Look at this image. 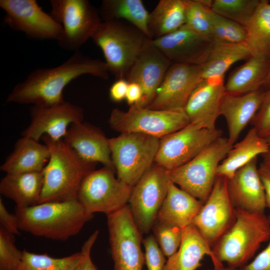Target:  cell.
<instances>
[{
	"label": "cell",
	"instance_id": "1",
	"mask_svg": "<svg viewBox=\"0 0 270 270\" xmlns=\"http://www.w3.org/2000/svg\"><path fill=\"white\" fill-rule=\"evenodd\" d=\"M108 74L105 62L76 51L58 66L32 71L25 80L15 86L6 102L51 106L65 101L63 90L72 80L84 74L106 80Z\"/></svg>",
	"mask_w": 270,
	"mask_h": 270
},
{
	"label": "cell",
	"instance_id": "2",
	"mask_svg": "<svg viewBox=\"0 0 270 270\" xmlns=\"http://www.w3.org/2000/svg\"><path fill=\"white\" fill-rule=\"evenodd\" d=\"M50 150V156L42 172L43 186L39 203L77 200L80 185L94 170L96 163L86 162L64 140L41 138Z\"/></svg>",
	"mask_w": 270,
	"mask_h": 270
},
{
	"label": "cell",
	"instance_id": "3",
	"mask_svg": "<svg viewBox=\"0 0 270 270\" xmlns=\"http://www.w3.org/2000/svg\"><path fill=\"white\" fill-rule=\"evenodd\" d=\"M15 214L20 230L62 241L78 234L94 217L78 200L45 202L23 208L16 207Z\"/></svg>",
	"mask_w": 270,
	"mask_h": 270
},
{
	"label": "cell",
	"instance_id": "4",
	"mask_svg": "<svg viewBox=\"0 0 270 270\" xmlns=\"http://www.w3.org/2000/svg\"><path fill=\"white\" fill-rule=\"evenodd\" d=\"M236 220L231 228L212 248L221 266L240 269L248 263L261 244L270 239V223L264 212L236 209Z\"/></svg>",
	"mask_w": 270,
	"mask_h": 270
},
{
	"label": "cell",
	"instance_id": "5",
	"mask_svg": "<svg viewBox=\"0 0 270 270\" xmlns=\"http://www.w3.org/2000/svg\"><path fill=\"white\" fill-rule=\"evenodd\" d=\"M148 38L124 20L103 21L91 38L104 56L109 72L116 79L126 78Z\"/></svg>",
	"mask_w": 270,
	"mask_h": 270
},
{
	"label": "cell",
	"instance_id": "6",
	"mask_svg": "<svg viewBox=\"0 0 270 270\" xmlns=\"http://www.w3.org/2000/svg\"><path fill=\"white\" fill-rule=\"evenodd\" d=\"M232 146L228 138L219 137L190 162L168 171L170 181L204 203L214 186L218 166Z\"/></svg>",
	"mask_w": 270,
	"mask_h": 270
},
{
	"label": "cell",
	"instance_id": "7",
	"mask_svg": "<svg viewBox=\"0 0 270 270\" xmlns=\"http://www.w3.org/2000/svg\"><path fill=\"white\" fill-rule=\"evenodd\" d=\"M160 142V138L139 133L108 138L117 178L134 186L154 164Z\"/></svg>",
	"mask_w": 270,
	"mask_h": 270
},
{
	"label": "cell",
	"instance_id": "8",
	"mask_svg": "<svg viewBox=\"0 0 270 270\" xmlns=\"http://www.w3.org/2000/svg\"><path fill=\"white\" fill-rule=\"evenodd\" d=\"M190 123L184 108L157 110L136 104L127 111L113 109L108 119L110 127L120 134L139 133L158 138Z\"/></svg>",
	"mask_w": 270,
	"mask_h": 270
},
{
	"label": "cell",
	"instance_id": "9",
	"mask_svg": "<svg viewBox=\"0 0 270 270\" xmlns=\"http://www.w3.org/2000/svg\"><path fill=\"white\" fill-rule=\"evenodd\" d=\"M132 188L116 178L113 170L104 166L86 176L77 200L88 212L108 216L128 204Z\"/></svg>",
	"mask_w": 270,
	"mask_h": 270
},
{
	"label": "cell",
	"instance_id": "10",
	"mask_svg": "<svg viewBox=\"0 0 270 270\" xmlns=\"http://www.w3.org/2000/svg\"><path fill=\"white\" fill-rule=\"evenodd\" d=\"M51 16L62 26L58 41L63 48L78 51L102 22L99 12L87 0H50Z\"/></svg>",
	"mask_w": 270,
	"mask_h": 270
},
{
	"label": "cell",
	"instance_id": "11",
	"mask_svg": "<svg viewBox=\"0 0 270 270\" xmlns=\"http://www.w3.org/2000/svg\"><path fill=\"white\" fill-rule=\"evenodd\" d=\"M106 216L114 270H142L145 263L141 249L142 234L128 205Z\"/></svg>",
	"mask_w": 270,
	"mask_h": 270
},
{
	"label": "cell",
	"instance_id": "12",
	"mask_svg": "<svg viewBox=\"0 0 270 270\" xmlns=\"http://www.w3.org/2000/svg\"><path fill=\"white\" fill-rule=\"evenodd\" d=\"M222 134L217 128H202L190 122L160 138L154 164L168 171L176 169L194 158Z\"/></svg>",
	"mask_w": 270,
	"mask_h": 270
},
{
	"label": "cell",
	"instance_id": "13",
	"mask_svg": "<svg viewBox=\"0 0 270 270\" xmlns=\"http://www.w3.org/2000/svg\"><path fill=\"white\" fill-rule=\"evenodd\" d=\"M170 182L168 170L154 164L133 186L128 205L142 234L152 229Z\"/></svg>",
	"mask_w": 270,
	"mask_h": 270
},
{
	"label": "cell",
	"instance_id": "14",
	"mask_svg": "<svg viewBox=\"0 0 270 270\" xmlns=\"http://www.w3.org/2000/svg\"><path fill=\"white\" fill-rule=\"evenodd\" d=\"M236 211L229 196L228 179L216 176L209 196L192 224L212 248L234 223Z\"/></svg>",
	"mask_w": 270,
	"mask_h": 270
},
{
	"label": "cell",
	"instance_id": "15",
	"mask_svg": "<svg viewBox=\"0 0 270 270\" xmlns=\"http://www.w3.org/2000/svg\"><path fill=\"white\" fill-rule=\"evenodd\" d=\"M0 7L6 13L4 22L30 38L58 41L62 34L61 24L44 11L36 0H0Z\"/></svg>",
	"mask_w": 270,
	"mask_h": 270
},
{
	"label": "cell",
	"instance_id": "16",
	"mask_svg": "<svg viewBox=\"0 0 270 270\" xmlns=\"http://www.w3.org/2000/svg\"><path fill=\"white\" fill-rule=\"evenodd\" d=\"M30 122L22 132V136L39 140L44 135L54 141L62 140L71 124L82 122V108L64 101L49 106H34L30 108Z\"/></svg>",
	"mask_w": 270,
	"mask_h": 270
},
{
	"label": "cell",
	"instance_id": "17",
	"mask_svg": "<svg viewBox=\"0 0 270 270\" xmlns=\"http://www.w3.org/2000/svg\"><path fill=\"white\" fill-rule=\"evenodd\" d=\"M202 80V65L172 64L148 108H184L191 94Z\"/></svg>",
	"mask_w": 270,
	"mask_h": 270
},
{
	"label": "cell",
	"instance_id": "18",
	"mask_svg": "<svg viewBox=\"0 0 270 270\" xmlns=\"http://www.w3.org/2000/svg\"><path fill=\"white\" fill-rule=\"evenodd\" d=\"M172 63L148 38L126 79L139 84L142 90V99L138 105L148 108L156 91Z\"/></svg>",
	"mask_w": 270,
	"mask_h": 270
},
{
	"label": "cell",
	"instance_id": "19",
	"mask_svg": "<svg viewBox=\"0 0 270 270\" xmlns=\"http://www.w3.org/2000/svg\"><path fill=\"white\" fill-rule=\"evenodd\" d=\"M152 40L172 64L190 65L204 64L214 44L186 24L170 34Z\"/></svg>",
	"mask_w": 270,
	"mask_h": 270
},
{
	"label": "cell",
	"instance_id": "20",
	"mask_svg": "<svg viewBox=\"0 0 270 270\" xmlns=\"http://www.w3.org/2000/svg\"><path fill=\"white\" fill-rule=\"evenodd\" d=\"M224 78L202 80L196 87L184 108L190 122L202 128H216L221 100L225 94Z\"/></svg>",
	"mask_w": 270,
	"mask_h": 270
},
{
	"label": "cell",
	"instance_id": "21",
	"mask_svg": "<svg viewBox=\"0 0 270 270\" xmlns=\"http://www.w3.org/2000/svg\"><path fill=\"white\" fill-rule=\"evenodd\" d=\"M258 168L256 157L228 180L229 196L236 209L264 212L266 208L265 193Z\"/></svg>",
	"mask_w": 270,
	"mask_h": 270
},
{
	"label": "cell",
	"instance_id": "22",
	"mask_svg": "<svg viewBox=\"0 0 270 270\" xmlns=\"http://www.w3.org/2000/svg\"><path fill=\"white\" fill-rule=\"evenodd\" d=\"M63 140L84 160L114 170L108 138L98 128L80 122L70 125Z\"/></svg>",
	"mask_w": 270,
	"mask_h": 270
},
{
	"label": "cell",
	"instance_id": "23",
	"mask_svg": "<svg viewBox=\"0 0 270 270\" xmlns=\"http://www.w3.org/2000/svg\"><path fill=\"white\" fill-rule=\"evenodd\" d=\"M264 92L260 90L240 95L224 94L220 102V116L226 121L228 140L234 145L242 130L258 112Z\"/></svg>",
	"mask_w": 270,
	"mask_h": 270
},
{
	"label": "cell",
	"instance_id": "24",
	"mask_svg": "<svg viewBox=\"0 0 270 270\" xmlns=\"http://www.w3.org/2000/svg\"><path fill=\"white\" fill-rule=\"evenodd\" d=\"M208 256L214 270L223 268L216 262L212 247L197 228L191 224L182 229V240L178 250L168 258L164 270H196L205 256Z\"/></svg>",
	"mask_w": 270,
	"mask_h": 270
},
{
	"label": "cell",
	"instance_id": "25",
	"mask_svg": "<svg viewBox=\"0 0 270 270\" xmlns=\"http://www.w3.org/2000/svg\"><path fill=\"white\" fill-rule=\"evenodd\" d=\"M50 152L46 144L22 136L0 166L6 174L42 172L48 163Z\"/></svg>",
	"mask_w": 270,
	"mask_h": 270
},
{
	"label": "cell",
	"instance_id": "26",
	"mask_svg": "<svg viewBox=\"0 0 270 270\" xmlns=\"http://www.w3.org/2000/svg\"><path fill=\"white\" fill-rule=\"evenodd\" d=\"M204 204L170 181L156 219L183 229L192 224Z\"/></svg>",
	"mask_w": 270,
	"mask_h": 270
},
{
	"label": "cell",
	"instance_id": "27",
	"mask_svg": "<svg viewBox=\"0 0 270 270\" xmlns=\"http://www.w3.org/2000/svg\"><path fill=\"white\" fill-rule=\"evenodd\" d=\"M270 150V144L252 127L238 142L234 144L226 158L220 162L216 171V176L228 180L253 158Z\"/></svg>",
	"mask_w": 270,
	"mask_h": 270
},
{
	"label": "cell",
	"instance_id": "28",
	"mask_svg": "<svg viewBox=\"0 0 270 270\" xmlns=\"http://www.w3.org/2000/svg\"><path fill=\"white\" fill-rule=\"evenodd\" d=\"M43 182L42 172L6 174L0 182V192L17 208L30 207L39 203Z\"/></svg>",
	"mask_w": 270,
	"mask_h": 270
},
{
	"label": "cell",
	"instance_id": "29",
	"mask_svg": "<svg viewBox=\"0 0 270 270\" xmlns=\"http://www.w3.org/2000/svg\"><path fill=\"white\" fill-rule=\"evenodd\" d=\"M270 68V58L251 56L235 69L224 84L225 92L240 95L260 90L265 84Z\"/></svg>",
	"mask_w": 270,
	"mask_h": 270
},
{
	"label": "cell",
	"instance_id": "30",
	"mask_svg": "<svg viewBox=\"0 0 270 270\" xmlns=\"http://www.w3.org/2000/svg\"><path fill=\"white\" fill-rule=\"evenodd\" d=\"M185 24V0H160L150 13V38L156 40L166 36Z\"/></svg>",
	"mask_w": 270,
	"mask_h": 270
},
{
	"label": "cell",
	"instance_id": "31",
	"mask_svg": "<svg viewBox=\"0 0 270 270\" xmlns=\"http://www.w3.org/2000/svg\"><path fill=\"white\" fill-rule=\"evenodd\" d=\"M252 53L246 42L214 43L202 66V80L224 78L226 72L236 62L248 60Z\"/></svg>",
	"mask_w": 270,
	"mask_h": 270
},
{
	"label": "cell",
	"instance_id": "32",
	"mask_svg": "<svg viewBox=\"0 0 270 270\" xmlns=\"http://www.w3.org/2000/svg\"><path fill=\"white\" fill-rule=\"evenodd\" d=\"M98 12L103 21H126L150 38L148 30L150 13L141 0H104Z\"/></svg>",
	"mask_w": 270,
	"mask_h": 270
},
{
	"label": "cell",
	"instance_id": "33",
	"mask_svg": "<svg viewBox=\"0 0 270 270\" xmlns=\"http://www.w3.org/2000/svg\"><path fill=\"white\" fill-rule=\"evenodd\" d=\"M246 43L252 56L270 58V2L260 0L253 15L245 26Z\"/></svg>",
	"mask_w": 270,
	"mask_h": 270
},
{
	"label": "cell",
	"instance_id": "34",
	"mask_svg": "<svg viewBox=\"0 0 270 270\" xmlns=\"http://www.w3.org/2000/svg\"><path fill=\"white\" fill-rule=\"evenodd\" d=\"M80 258V252L60 258L47 254H37L26 250L18 270H74Z\"/></svg>",
	"mask_w": 270,
	"mask_h": 270
},
{
	"label": "cell",
	"instance_id": "35",
	"mask_svg": "<svg viewBox=\"0 0 270 270\" xmlns=\"http://www.w3.org/2000/svg\"><path fill=\"white\" fill-rule=\"evenodd\" d=\"M260 0H214L210 8L214 12L244 27L258 6Z\"/></svg>",
	"mask_w": 270,
	"mask_h": 270
},
{
	"label": "cell",
	"instance_id": "36",
	"mask_svg": "<svg viewBox=\"0 0 270 270\" xmlns=\"http://www.w3.org/2000/svg\"><path fill=\"white\" fill-rule=\"evenodd\" d=\"M212 37L214 43L238 44L246 42V28L210 10Z\"/></svg>",
	"mask_w": 270,
	"mask_h": 270
},
{
	"label": "cell",
	"instance_id": "37",
	"mask_svg": "<svg viewBox=\"0 0 270 270\" xmlns=\"http://www.w3.org/2000/svg\"><path fill=\"white\" fill-rule=\"evenodd\" d=\"M185 24L200 35L212 41L210 8L206 4L204 0H185Z\"/></svg>",
	"mask_w": 270,
	"mask_h": 270
},
{
	"label": "cell",
	"instance_id": "38",
	"mask_svg": "<svg viewBox=\"0 0 270 270\" xmlns=\"http://www.w3.org/2000/svg\"><path fill=\"white\" fill-rule=\"evenodd\" d=\"M152 230L166 256L170 257L178 250L182 240V228L156 219Z\"/></svg>",
	"mask_w": 270,
	"mask_h": 270
},
{
	"label": "cell",
	"instance_id": "39",
	"mask_svg": "<svg viewBox=\"0 0 270 270\" xmlns=\"http://www.w3.org/2000/svg\"><path fill=\"white\" fill-rule=\"evenodd\" d=\"M14 235L0 228V270H18L22 256L14 243Z\"/></svg>",
	"mask_w": 270,
	"mask_h": 270
},
{
	"label": "cell",
	"instance_id": "40",
	"mask_svg": "<svg viewBox=\"0 0 270 270\" xmlns=\"http://www.w3.org/2000/svg\"><path fill=\"white\" fill-rule=\"evenodd\" d=\"M145 252L144 260L148 270H164L166 264V256L160 248L153 235L143 239Z\"/></svg>",
	"mask_w": 270,
	"mask_h": 270
},
{
	"label": "cell",
	"instance_id": "41",
	"mask_svg": "<svg viewBox=\"0 0 270 270\" xmlns=\"http://www.w3.org/2000/svg\"><path fill=\"white\" fill-rule=\"evenodd\" d=\"M252 122L253 127L262 137L270 130V87L264 92L261 106Z\"/></svg>",
	"mask_w": 270,
	"mask_h": 270
},
{
	"label": "cell",
	"instance_id": "42",
	"mask_svg": "<svg viewBox=\"0 0 270 270\" xmlns=\"http://www.w3.org/2000/svg\"><path fill=\"white\" fill-rule=\"evenodd\" d=\"M98 232V230L94 231L84 243L80 252V260L74 270H98L92 262L90 252Z\"/></svg>",
	"mask_w": 270,
	"mask_h": 270
},
{
	"label": "cell",
	"instance_id": "43",
	"mask_svg": "<svg viewBox=\"0 0 270 270\" xmlns=\"http://www.w3.org/2000/svg\"><path fill=\"white\" fill-rule=\"evenodd\" d=\"M0 228L12 234H20V230L16 215V214H12L8 212L1 198H0Z\"/></svg>",
	"mask_w": 270,
	"mask_h": 270
},
{
	"label": "cell",
	"instance_id": "44",
	"mask_svg": "<svg viewBox=\"0 0 270 270\" xmlns=\"http://www.w3.org/2000/svg\"><path fill=\"white\" fill-rule=\"evenodd\" d=\"M270 223V214L268 216ZM239 270H270V239L268 246L250 262Z\"/></svg>",
	"mask_w": 270,
	"mask_h": 270
},
{
	"label": "cell",
	"instance_id": "45",
	"mask_svg": "<svg viewBox=\"0 0 270 270\" xmlns=\"http://www.w3.org/2000/svg\"><path fill=\"white\" fill-rule=\"evenodd\" d=\"M128 82L125 78L117 79L110 86L109 96L114 102H120L126 99Z\"/></svg>",
	"mask_w": 270,
	"mask_h": 270
},
{
	"label": "cell",
	"instance_id": "46",
	"mask_svg": "<svg viewBox=\"0 0 270 270\" xmlns=\"http://www.w3.org/2000/svg\"><path fill=\"white\" fill-rule=\"evenodd\" d=\"M142 96V90L139 84L134 82H128L126 100L130 106L138 104Z\"/></svg>",
	"mask_w": 270,
	"mask_h": 270
},
{
	"label": "cell",
	"instance_id": "47",
	"mask_svg": "<svg viewBox=\"0 0 270 270\" xmlns=\"http://www.w3.org/2000/svg\"><path fill=\"white\" fill-rule=\"evenodd\" d=\"M258 171L264 190L266 206L270 208V170L261 164Z\"/></svg>",
	"mask_w": 270,
	"mask_h": 270
},
{
	"label": "cell",
	"instance_id": "48",
	"mask_svg": "<svg viewBox=\"0 0 270 270\" xmlns=\"http://www.w3.org/2000/svg\"><path fill=\"white\" fill-rule=\"evenodd\" d=\"M262 164L270 170V150L266 153L262 154Z\"/></svg>",
	"mask_w": 270,
	"mask_h": 270
},
{
	"label": "cell",
	"instance_id": "49",
	"mask_svg": "<svg viewBox=\"0 0 270 270\" xmlns=\"http://www.w3.org/2000/svg\"><path fill=\"white\" fill-rule=\"evenodd\" d=\"M264 84L267 85L269 87H270V68Z\"/></svg>",
	"mask_w": 270,
	"mask_h": 270
},
{
	"label": "cell",
	"instance_id": "50",
	"mask_svg": "<svg viewBox=\"0 0 270 270\" xmlns=\"http://www.w3.org/2000/svg\"><path fill=\"white\" fill-rule=\"evenodd\" d=\"M266 138L267 141L268 142V143L270 144V130H268V132L266 133V136L264 137Z\"/></svg>",
	"mask_w": 270,
	"mask_h": 270
},
{
	"label": "cell",
	"instance_id": "51",
	"mask_svg": "<svg viewBox=\"0 0 270 270\" xmlns=\"http://www.w3.org/2000/svg\"><path fill=\"white\" fill-rule=\"evenodd\" d=\"M218 270H239L236 269V268H230V267H229V266H227V267L224 266L223 268H222Z\"/></svg>",
	"mask_w": 270,
	"mask_h": 270
}]
</instances>
